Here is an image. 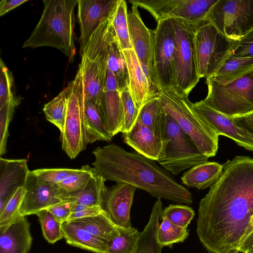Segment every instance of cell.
<instances>
[{"label":"cell","mask_w":253,"mask_h":253,"mask_svg":"<svg viewBox=\"0 0 253 253\" xmlns=\"http://www.w3.org/2000/svg\"><path fill=\"white\" fill-rule=\"evenodd\" d=\"M202 198L197 234L209 253H238L253 215V159L236 156Z\"/></svg>","instance_id":"obj_1"},{"label":"cell","mask_w":253,"mask_h":253,"mask_svg":"<svg viewBox=\"0 0 253 253\" xmlns=\"http://www.w3.org/2000/svg\"><path fill=\"white\" fill-rule=\"evenodd\" d=\"M92 153L95 157L93 168L105 180L130 184L157 199L193 203L188 189L153 160L136 152L127 151L115 143L98 147Z\"/></svg>","instance_id":"obj_2"},{"label":"cell","mask_w":253,"mask_h":253,"mask_svg":"<svg viewBox=\"0 0 253 253\" xmlns=\"http://www.w3.org/2000/svg\"><path fill=\"white\" fill-rule=\"evenodd\" d=\"M43 3L41 18L22 47H53L72 62L76 54L74 11L78 0H44Z\"/></svg>","instance_id":"obj_3"},{"label":"cell","mask_w":253,"mask_h":253,"mask_svg":"<svg viewBox=\"0 0 253 253\" xmlns=\"http://www.w3.org/2000/svg\"><path fill=\"white\" fill-rule=\"evenodd\" d=\"M111 17L95 31L80 52L81 61L78 70L82 78L79 84L81 97L84 100H91L98 106L106 79L109 44L115 32Z\"/></svg>","instance_id":"obj_4"},{"label":"cell","mask_w":253,"mask_h":253,"mask_svg":"<svg viewBox=\"0 0 253 253\" xmlns=\"http://www.w3.org/2000/svg\"><path fill=\"white\" fill-rule=\"evenodd\" d=\"M158 96L167 115L191 137L200 152L208 158L214 156L219 135L194 110L188 96L181 95L172 89L159 91Z\"/></svg>","instance_id":"obj_5"},{"label":"cell","mask_w":253,"mask_h":253,"mask_svg":"<svg viewBox=\"0 0 253 253\" xmlns=\"http://www.w3.org/2000/svg\"><path fill=\"white\" fill-rule=\"evenodd\" d=\"M207 79L208 93L204 102L228 117L234 118L253 112V70L233 81L219 83Z\"/></svg>","instance_id":"obj_6"},{"label":"cell","mask_w":253,"mask_h":253,"mask_svg":"<svg viewBox=\"0 0 253 253\" xmlns=\"http://www.w3.org/2000/svg\"><path fill=\"white\" fill-rule=\"evenodd\" d=\"M175 29V51L172 89L178 94L188 96L198 83L194 35L198 24L181 19H172Z\"/></svg>","instance_id":"obj_7"},{"label":"cell","mask_w":253,"mask_h":253,"mask_svg":"<svg viewBox=\"0 0 253 253\" xmlns=\"http://www.w3.org/2000/svg\"><path fill=\"white\" fill-rule=\"evenodd\" d=\"M162 142V154L157 162L174 175L209 159L200 152L191 137L168 115Z\"/></svg>","instance_id":"obj_8"},{"label":"cell","mask_w":253,"mask_h":253,"mask_svg":"<svg viewBox=\"0 0 253 253\" xmlns=\"http://www.w3.org/2000/svg\"><path fill=\"white\" fill-rule=\"evenodd\" d=\"M235 41L223 35L207 19L197 25L194 46L200 78L216 73L227 59Z\"/></svg>","instance_id":"obj_9"},{"label":"cell","mask_w":253,"mask_h":253,"mask_svg":"<svg viewBox=\"0 0 253 253\" xmlns=\"http://www.w3.org/2000/svg\"><path fill=\"white\" fill-rule=\"evenodd\" d=\"M206 19L228 39L238 40L253 29V0H218Z\"/></svg>","instance_id":"obj_10"},{"label":"cell","mask_w":253,"mask_h":253,"mask_svg":"<svg viewBox=\"0 0 253 253\" xmlns=\"http://www.w3.org/2000/svg\"><path fill=\"white\" fill-rule=\"evenodd\" d=\"M175 51V29L172 19L158 22L153 30L152 75L159 92L172 88Z\"/></svg>","instance_id":"obj_11"},{"label":"cell","mask_w":253,"mask_h":253,"mask_svg":"<svg viewBox=\"0 0 253 253\" xmlns=\"http://www.w3.org/2000/svg\"><path fill=\"white\" fill-rule=\"evenodd\" d=\"M218 0H131L132 5L148 11L157 21L181 19L198 24L206 19Z\"/></svg>","instance_id":"obj_12"},{"label":"cell","mask_w":253,"mask_h":253,"mask_svg":"<svg viewBox=\"0 0 253 253\" xmlns=\"http://www.w3.org/2000/svg\"><path fill=\"white\" fill-rule=\"evenodd\" d=\"M66 88V114L61 139L63 150L73 159L85 148L87 144L76 80L70 82Z\"/></svg>","instance_id":"obj_13"},{"label":"cell","mask_w":253,"mask_h":253,"mask_svg":"<svg viewBox=\"0 0 253 253\" xmlns=\"http://www.w3.org/2000/svg\"><path fill=\"white\" fill-rule=\"evenodd\" d=\"M118 1V0H78L80 52L83 50L95 31L112 16Z\"/></svg>","instance_id":"obj_14"},{"label":"cell","mask_w":253,"mask_h":253,"mask_svg":"<svg viewBox=\"0 0 253 253\" xmlns=\"http://www.w3.org/2000/svg\"><path fill=\"white\" fill-rule=\"evenodd\" d=\"M23 187L25 193L20 208V213L23 215L37 214L61 202L58 197V184L43 181L33 170L29 172Z\"/></svg>","instance_id":"obj_15"},{"label":"cell","mask_w":253,"mask_h":253,"mask_svg":"<svg viewBox=\"0 0 253 253\" xmlns=\"http://www.w3.org/2000/svg\"><path fill=\"white\" fill-rule=\"evenodd\" d=\"M194 110L217 133L233 140L238 145L253 151V134L239 126L233 118L206 105L203 100L192 104Z\"/></svg>","instance_id":"obj_16"},{"label":"cell","mask_w":253,"mask_h":253,"mask_svg":"<svg viewBox=\"0 0 253 253\" xmlns=\"http://www.w3.org/2000/svg\"><path fill=\"white\" fill-rule=\"evenodd\" d=\"M128 71V88L130 95L139 109L148 101L158 95L152 76L146 66L139 61L133 49L123 50Z\"/></svg>","instance_id":"obj_17"},{"label":"cell","mask_w":253,"mask_h":253,"mask_svg":"<svg viewBox=\"0 0 253 253\" xmlns=\"http://www.w3.org/2000/svg\"><path fill=\"white\" fill-rule=\"evenodd\" d=\"M137 188L130 184L120 182L107 188L102 204L103 210L117 226L132 227L130 211Z\"/></svg>","instance_id":"obj_18"},{"label":"cell","mask_w":253,"mask_h":253,"mask_svg":"<svg viewBox=\"0 0 253 253\" xmlns=\"http://www.w3.org/2000/svg\"><path fill=\"white\" fill-rule=\"evenodd\" d=\"M106 126L112 137L121 132L124 111L116 79L107 67L105 84L99 106Z\"/></svg>","instance_id":"obj_19"},{"label":"cell","mask_w":253,"mask_h":253,"mask_svg":"<svg viewBox=\"0 0 253 253\" xmlns=\"http://www.w3.org/2000/svg\"><path fill=\"white\" fill-rule=\"evenodd\" d=\"M127 18L132 49L140 62L150 70L153 78V30H150L145 26L140 15L138 7L135 5H132L131 10L127 12Z\"/></svg>","instance_id":"obj_20"},{"label":"cell","mask_w":253,"mask_h":253,"mask_svg":"<svg viewBox=\"0 0 253 253\" xmlns=\"http://www.w3.org/2000/svg\"><path fill=\"white\" fill-rule=\"evenodd\" d=\"M30 225L26 216L19 213L0 226V253H29L33 241Z\"/></svg>","instance_id":"obj_21"},{"label":"cell","mask_w":253,"mask_h":253,"mask_svg":"<svg viewBox=\"0 0 253 253\" xmlns=\"http://www.w3.org/2000/svg\"><path fill=\"white\" fill-rule=\"evenodd\" d=\"M29 172L24 159L0 158V210L19 188L24 187Z\"/></svg>","instance_id":"obj_22"},{"label":"cell","mask_w":253,"mask_h":253,"mask_svg":"<svg viewBox=\"0 0 253 253\" xmlns=\"http://www.w3.org/2000/svg\"><path fill=\"white\" fill-rule=\"evenodd\" d=\"M122 138L136 152L149 159L157 161L162 156V139L137 121L128 132L122 133Z\"/></svg>","instance_id":"obj_23"},{"label":"cell","mask_w":253,"mask_h":253,"mask_svg":"<svg viewBox=\"0 0 253 253\" xmlns=\"http://www.w3.org/2000/svg\"><path fill=\"white\" fill-rule=\"evenodd\" d=\"M75 79L78 84L79 99L86 144L97 140L110 141L113 137L105 124L99 106L89 100H83L80 96L79 79Z\"/></svg>","instance_id":"obj_24"},{"label":"cell","mask_w":253,"mask_h":253,"mask_svg":"<svg viewBox=\"0 0 253 253\" xmlns=\"http://www.w3.org/2000/svg\"><path fill=\"white\" fill-rule=\"evenodd\" d=\"M64 238L68 244L95 253H105L108 243L94 236L73 221L62 223Z\"/></svg>","instance_id":"obj_25"},{"label":"cell","mask_w":253,"mask_h":253,"mask_svg":"<svg viewBox=\"0 0 253 253\" xmlns=\"http://www.w3.org/2000/svg\"><path fill=\"white\" fill-rule=\"evenodd\" d=\"M162 211V201L157 199L153 207L149 220L143 230L140 232L132 253H161L163 247L158 242L157 233Z\"/></svg>","instance_id":"obj_26"},{"label":"cell","mask_w":253,"mask_h":253,"mask_svg":"<svg viewBox=\"0 0 253 253\" xmlns=\"http://www.w3.org/2000/svg\"><path fill=\"white\" fill-rule=\"evenodd\" d=\"M223 165L216 162H206L195 166L185 171L181 179L184 185L198 190L211 187L219 178Z\"/></svg>","instance_id":"obj_27"},{"label":"cell","mask_w":253,"mask_h":253,"mask_svg":"<svg viewBox=\"0 0 253 253\" xmlns=\"http://www.w3.org/2000/svg\"><path fill=\"white\" fill-rule=\"evenodd\" d=\"M105 179L97 172L90 179L85 188L79 191L59 197L61 201L82 204L88 206L102 207L103 198L107 187Z\"/></svg>","instance_id":"obj_28"},{"label":"cell","mask_w":253,"mask_h":253,"mask_svg":"<svg viewBox=\"0 0 253 253\" xmlns=\"http://www.w3.org/2000/svg\"><path fill=\"white\" fill-rule=\"evenodd\" d=\"M166 119L167 114L157 96L141 106L136 121L148 127L162 139L165 130Z\"/></svg>","instance_id":"obj_29"},{"label":"cell","mask_w":253,"mask_h":253,"mask_svg":"<svg viewBox=\"0 0 253 253\" xmlns=\"http://www.w3.org/2000/svg\"><path fill=\"white\" fill-rule=\"evenodd\" d=\"M108 68L116 79L120 92L128 87L129 74L127 63L115 32L109 44Z\"/></svg>","instance_id":"obj_30"},{"label":"cell","mask_w":253,"mask_h":253,"mask_svg":"<svg viewBox=\"0 0 253 253\" xmlns=\"http://www.w3.org/2000/svg\"><path fill=\"white\" fill-rule=\"evenodd\" d=\"M72 221L107 243L119 233L118 226L111 221L104 210L96 215Z\"/></svg>","instance_id":"obj_31"},{"label":"cell","mask_w":253,"mask_h":253,"mask_svg":"<svg viewBox=\"0 0 253 253\" xmlns=\"http://www.w3.org/2000/svg\"><path fill=\"white\" fill-rule=\"evenodd\" d=\"M253 70V57L226 59L212 77L219 83L236 80Z\"/></svg>","instance_id":"obj_32"},{"label":"cell","mask_w":253,"mask_h":253,"mask_svg":"<svg viewBox=\"0 0 253 253\" xmlns=\"http://www.w3.org/2000/svg\"><path fill=\"white\" fill-rule=\"evenodd\" d=\"M127 4L124 0H118L111 18V24L122 50L132 49L127 24Z\"/></svg>","instance_id":"obj_33"},{"label":"cell","mask_w":253,"mask_h":253,"mask_svg":"<svg viewBox=\"0 0 253 253\" xmlns=\"http://www.w3.org/2000/svg\"><path fill=\"white\" fill-rule=\"evenodd\" d=\"M96 172L93 168H91L88 165H84L80 169H76L73 173L58 184V198L61 195L84 189Z\"/></svg>","instance_id":"obj_34"},{"label":"cell","mask_w":253,"mask_h":253,"mask_svg":"<svg viewBox=\"0 0 253 253\" xmlns=\"http://www.w3.org/2000/svg\"><path fill=\"white\" fill-rule=\"evenodd\" d=\"M118 229L119 234L108 242L105 253H132L140 232L132 227Z\"/></svg>","instance_id":"obj_35"},{"label":"cell","mask_w":253,"mask_h":253,"mask_svg":"<svg viewBox=\"0 0 253 253\" xmlns=\"http://www.w3.org/2000/svg\"><path fill=\"white\" fill-rule=\"evenodd\" d=\"M67 89L64 88L56 97L45 104L43 112L46 120L63 131L66 114Z\"/></svg>","instance_id":"obj_36"},{"label":"cell","mask_w":253,"mask_h":253,"mask_svg":"<svg viewBox=\"0 0 253 253\" xmlns=\"http://www.w3.org/2000/svg\"><path fill=\"white\" fill-rule=\"evenodd\" d=\"M161 218L162 221L158 228L157 237L162 247L183 242L188 237L187 228L176 225L163 216H161Z\"/></svg>","instance_id":"obj_37"},{"label":"cell","mask_w":253,"mask_h":253,"mask_svg":"<svg viewBox=\"0 0 253 253\" xmlns=\"http://www.w3.org/2000/svg\"><path fill=\"white\" fill-rule=\"evenodd\" d=\"M36 215L39 217L43 236L48 243L54 244L64 238L62 223L47 209L40 211Z\"/></svg>","instance_id":"obj_38"},{"label":"cell","mask_w":253,"mask_h":253,"mask_svg":"<svg viewBox=\"0 0 253 253\" xmlns=\"http://www.w3.org/2000/svg\"><path fill=\"white\" fill-rule=\"evenodd\" d=\"M161 216L176 225L187 228L195 216V212L187 205H169L163 210Z\"/></svg>","instance_id":"obj_39"},{"label":"cell","mask_w":253,"mask_h":253,"mask_svg":"<svg viewBox=\"0 0 253 253\" xmlns=\"http://www.w3.org/2000/svg\"><path fill=\"white\" fill-rule=\"evenodd\" d=\"M0 106L20 100L16 95L15 85L12 73L0 59Z\"/></svg>","instance_id":"obj_40"},{"label":"cell","mask_w":253,"mask_h":253,"mask_svg":"<svg viewBox=\"0 0 253 253\" xmlns=\"http://www.w3.org/2000/svg\"><path fill=\"white\" fill-rule=\"evenodd\" d=\"M20 100L6 103L0 106V155L6 152V144L8 136V126L12 120L15 108Z\"/></svg>","instance_id":"obj_41"},{"label":"cell","mask_w":253,"mask_h":253,"mask_svg":"<svg viewBox=\"0 0 253 253\" xmlns=\"http://www.w3.org/2000/svg\"><path fill=\"white\" fill-rule=\"evenodd\" d=\"M25 193L23 187L19 188L0 210V226L8 224L20 213V208Z\"/></svg>","instance_id":"obj_42"},{"label":"cell","mask_w":253,"mask_h":253,"mask_svg":"<svg viewBox=\"0 0 253 253\" xmlns=\"http://www.w3.org/2000/svg\"><path fill=\"white\" fill-rule=\"evenodd\" d=\"M124 111V125L121 132H128L135 124L139 109L136 107L129 90L128 87L120 92Z\"/></svg>","instance_id":"obj_43"},{"label":"cell","mask_w":253,"mask_h":253,"mask_svg":"<svg viewBox=\"0 0 253 253\" xmlns=\"http://www.w3.org/2000/svg\"><path fill=\"white\" fill-rule=\"evenodd\" d=\"M252 57H253V29L239 40L234 42L226 59Z\"/></svg>","instance_id":"obj_44"},{"label":"cell","mask_w":253,"mask_h":253,"mask_svg":"<svg viewBox=\"0 0 253 253\" xmlns=\"http://www.w3.org/2000/svg\"><path fill=\"white\" fill-rule=\"evenodd\" d=\"M76 169H41L33 170V172L43 181L52 184H58Z\"/></svg>","instance_id":"obj_45"},{"label":"cell","mask_w":253,"mask_h":253,"mask_svg":"<svg viewBox=\"0 0 253 253\" xmlns=\"http://www.w3.org/2000/svg\"><path fill=\"white\" fill-rule=\"evenodd\" d=\"M72 203L61 201L46 209L51 212L54 217L60 223L68 220L71 213Z\"/></svg>","instance_id":"obj_46"},{"label":"cell","mask_w":253,"mask_h":253,"mask_svg":"<svg viewBox=\"0 0 253 253\" xmlns=\"http://www.w3.org/2000/svg\"><path fill=\"white\" fill-rule=\"evenodd\" d=\"M103 211L100 206H88L76 212L71 213L68 221H72L96 215Z\"/></svg>","instance_id":"obj_47"},{"label":"cell","mask_w":253,"mask_h":253,"mask_svg":"<svg viewBox=\"0 0 253 253\" xmlns=\"http://www.w3.org/2000/svg\"><path fill=\"white\" fill-rule=\"evenodd\" d=\"M27 0H1L0 2V16H2Z\"/></svg>","instance_id":"obj_48"},{"label":"cell","mask_w":253,"mask_h":253,"mask_svg":"<svg viewBox=\"0 0 253 253\" xmlns=\"http://www.w3.org/2000/svg\"><path fill=\"white\" fill-rule=\"evenodd\" d=\"M233 120L239 126L253 134V118L241 116L233 118Z\"/></svg>","instance_id":"obj_49"},{"label":"cell","mask_w":253,"mask_h":253,"mask_svg":"<svg viewBox=\"0 0 253 253\" xmlns=\"http://www.w3.org/2000/svg\"><path fill=\"white\" fill-rule=\"evenodd\" d=\"M238 252L253 253V230L241 244L238 248Z\"/></svg>","instance_id":"obj_50"},{"label":"cell","mask_w":253,"mask_h":253,"mask_svg":"<svg viewBox=\"0 0 253 253\" xmlns=\"http://www.w3.org/2000/svg\"><path fill=\"white\" fill-rule=\"evenodd\" d=\"M253 215L252 216V217L251 218L248 229L244 236L243 242L245 240V239L247 238V237L253 231Z\"/></svg>","instance_id":"obj_51"},{"label":"cell","mask_w":253,"mask_h":253,"mask_svg":"<svg viewBox=\"0 0 253 253\" xmlns=\"http://www.w3.org/2000/svg\"><path fill=\"white\" fill-rule=\"evenodd\" d=\"M244 116H246V117L251 118H253V112L251 113L250 114H249Z\"/></svg>","instance_id":"obj_52"},{"label":"cell","mask_w":253,"mask_h":253,"mask_svg":"<svg viewBox=\"0 0 253 253\" xmlns=\"http://www.w3.org/2000/svg\"></svg>","instance_id":"obj_53"}]
</instances>
